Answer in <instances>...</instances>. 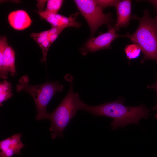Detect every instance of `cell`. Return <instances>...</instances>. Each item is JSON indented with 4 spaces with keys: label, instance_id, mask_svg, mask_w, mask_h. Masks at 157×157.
Listing matches in <instances>:
<instances>
[{
    "label": "cell",
    "instance_id": "6da1fadb",
    "mask_svg": "<svg viewBox=\"0 0 157 157\" xmlns=\"http://www.w3.org/2000/svg\"><path fill=\"white\" fill-rule=\"evenodd\" d=\"M124 100L120 98L112 102L94 106L87 105L83 110L92 115L110 117L113 119L110 123L111 129L123 127L130 124H139L142 118H146L149 111L143 104L131 107L124 105Z\"/></svg>",
    "mask_w": 157,
    "mask_h": 157
},
{
    "label": "cell",
    "instance_id": "7a4b0ae2",
    "mask_svg": "<svg viewBox=\"0 0 157 157\" xmlns=\"http://www.w3.org/2000/svg\"><path fill=\"white\" fill-rule=\"evenodd\" d=\"M65 79L70 83L69 91L57 107L49 114L48 119L51 122L49 129L51 138L53 139L57 136L62 138L63 131L71 120L79 110H83L87 105L81 100L78 93L73 90V78L66 76Z\"/></svg>",
    "mask_w": 157,
    "mask_h": 157
},
{
    "label": "cell",
    "instance_id": "3957f363",
    "mask_svg": "<svg viewBox=\"0 0 157 157\" xmlns=\"http://www.w3.org/2000/svg\"><path fill=\"white\" fill-rule=\"evenodd\" d=\"M131 18L138 20L139 26L133 33H127L123 37L129 38L140 47L144 55L141 63L148 60L157 62V21L151 16L147 9L144 10L142 17L135 15Z\"/></svg>",
    "mask_w": 157,
    "mask_h": 157
},
{
    "label": "cell",
    "instance_id": "277c9868",
    "mask_svg": "<svg viewBox=\"0 0 157 157\" xmlns=\"http://www.w3.org/2000/svg\"><path fill=\"white\" fill-rule=\"evenodd\" d=\"M27 76H22L16 86L17 91H24L31 96L35 104L36 120L48 119L49 114L46 110L47 106L56 92L63 91V86L58 81L47 82L36 85H30Z\"/></svg>",
    "mask_w": 157,
    "mask_h": 157
},
{
    "label": "cell",
    "instance_id": "5b68a950",
    "mask_svg": "<svg viewBox=\"0 0 157 157\" xmlns=\"http://www.w3.org/2000/svg\"><path fill=\"white\" fill-rule=\"evenodd\" d=\"M76 5L90 28L92 37L101 26L113 21L110 13H104L93 0H75Z\"/></svg>",
    "mask_w": 157,
    "mask_h": 157
},
{
    "label": "cell",
    "instance_id": "8992f818",
    "mask_svg": "<svg viewBox=\"0 0 157 157\" xmlns=\"http://www.w3.org/2000/svg\"><path fill=\"white\" fill-rule=\"evenodd\" d=\"M123 37L119 35L114 27L108 25V31L104 33H101L97 37H92L87 41L79 50L83 55L88 53H94L104 49H110L112 42L117 38Z\"/></svg>",
    "mask_w": 157,
    "mask_h": 157
},
{
    "label": "cell",
    "instance_id": "52a82bcc",
    "mask_svg": "<svg viewBox=\"0 0 157 157\" xmlns=\"http://www.w3.org/2000/svg\"><path fill=\"white\" fill-rule=\"evenodd\" d=\"M15 53L8 45L6 36L0 38V76L3 79L8 78V72L12 76L16 74L15 68Z\"/></svg>",
    "mask_w": 157,
    "mask_h": 157
},
{
    "label": "cell",
    "instance_id": "ba28073f",
    "mask_svg": "<svg viewBox=\"0 0 157 157\" xmlns=\"http://www.w3.org/2000/svg\"><path fill=\"white\" fill-rule=\"evenodd\" d=\"M21 133L15 134L0 142L1 157H12L21 154V150L25 146L21 142Z\"/></svg>",
    "mask_w": 157,
    "mask_h": 157
},
{
    "label": "cell",
    "instance_id": "9c48e42d",
    "mask_svg": "<svg viewBox=\"0 0 157 157\" xmlns=\"http://www.w3.org/2000/svg\"><path fill=\"white\" fill-rule=\"evenodd\" d=\"M132 1L119 0L116 6L117 19L114 27L116 31L129 24L131 17Z\"/></svg>",
    "mask_w": 157,
    "mask_h": 157
},
{
    "label": "cell",
    "instance_id": "30bf717a",
    "mask_svg": "<svg viewBox=\"0 0 157 157\" xmlns=\"http://www.w3.org/2000/svg\"><path fill=\"white\" fill-rule=\"evenodd\" d=\"M8 20L14 29L22 30L29 27L32 21L28 13L25 11L18 10L10 12L8 15Z\"/></svg>",
    "mask_w": 157,
    "mask_h": 157
},
{
    "label": "cell",
    "instance_id": "8fae6325",
    "mask_svg": "<svg viewBox=\"0 0 157 157\" xmlns=\"http://www.w3.org/2000/svg\"><path fill=\"white\" fill-rule=\"evenodd\" d=\"M13 94L12 92V86L9 81L5 80L0 83V105L11 97Z\"/></svg>",
    "mask_w": 157,
    "mask_h": 157
},
{
    "label": "cell",
    "instance_id": "7c38bea8",
    "mask_svg": "<svg viewBox=\"0 0 157 157\" xmlns=\"http://www.w3.org/2000/svg\"><path fill=\"white\" fill-rule=\"evenodd\" d=\"M124 50L129 60V64L131 60L136 59L139 57L142 51L140 47L134 43L126 45Z\"/></svg>",
    "mask_w": 157,
    "mask_h": 157
},
{
    "label": "cell",
    "instance_id": "4fadbf2b",
    "mask_svg": "<svg viewBox=\"0 0 157 157\" xmlns=\"http://www.w3.org/2000/svg\"><path fill=\"white\" fill-rule=\"evenodd\" d=\"M38 14L40 16L49 23L52 28L60 26L59 22L56 17V14L48 12L45 10H39Z\"/></svg>",
    "mask_w": 157,
    "mask_h": 157
},
{
    "label": "cell",
    "instance_id": "5bb4252c",
    "mask_svg": "<svg viewBox=\"0 0 157 157\" xmlns=\"http://www.w3.org/2000/svg\"><path fill=\"white\" fill-rule=\"evenodd\" d=\"M63 1L62 0H49L45 11L56 14L60 9Z\"/></svg>",
    "mask_w": 157,
    "mask_h": 157
},
{
    "label": "cell",
    "instance_id": "9a60e30c",
    "mask_svg": "<svg viewBox=\"0 0 157 157\" xmlns=\"http://www.w3.org/2000/svg\"><path fill=\"white\" fill-rule=\"evenodd\" d=\"M78 14V13H76L69 17L63 16L59 22L60 26L64 25L67 27H79L80 24L76 21L75 20Z\"/></svg>",
    "mask_w": 157,
    "mask_h": 157
},
{
    "label": "cell",
    "instance_id": "2e32d148",
    "mask_svg": "<svg viewBox=\"0 0 157 157\" xmlns=\"http://www.w3.org/2000/svg\"><path fill=\"white\" fill-rule=\"evenodd\" d=\"M97 5L103 10L106 7L110 6L116 7L119 0H95Z\"/></svg>",
    "mask_w": 157,
    "mask_h": 157
},
{
    "label": "cell",
    "instance_id": "e0dca14e",
    "mask_svg": "<svg viewBox=\"0 0 157 157\" xmlns=\"http://www.w3.org/2000/svg\"><path fill=\"white\" fill-rule=\"evenodd\" d=\"M51 45L48 38L39 46L42 49V53L43 56L41 60V62H46L47 53Z\"/></svg>",
    "mask_w": 157,
    "mask_h": 157
},
{
    "label": "cell",
    "instance_id": "ac0fdd59",
    "mask_svg": "<svg viewBox=\"0 0 157 157\" xmlns=\"http://www.w3.org/2000/svg\"><path fill=\"white\" fill-rule=\"evenodd\" d=\"M30 36L35 41L38 45L40 46L48 38L40 36L37 33H32Z\"/></svg>",
    "mask_w": 157,
    "mask_h": 157
},
{
    "label": "cell",
    "instance_id": "d6986e66",
    "mask_svg": "<svg viewBox=\"0 0 157 157\" xmlns=\"http://www.w3.org/2000/svg\"><path fill=\"white\" fill-rule=\"evenodd\" d=\"M62 31H59L49 36V39L51 45L57 38Z\"/></svg>",
    "mask_w": 157,
    "mask_h": 157
},
{
    "label": "cell",
    "instance_id": "ffe728a7",
    "mask_svg": "<svg viewBox=\"0 0 157 157\" xmlns=\"http://www.w3.org/2000/svg\"><path fill=\"white\" fill-rule=\"evenodd\" d=\"M143 1L148 2L153 6L154 9V11L156 14L154 18L157 21V0H148Z\"/></svg>",
    "mask_w": 157,
    "mask_h": 157
},
{
    "label": "cell",
    "instance_id": "44dd1931",
    "mask_svg": "<svg viewBox=\"0 0 157 157\" xmlns=\"http://www.w3.org/2000/svg\"><path fill=\"white\" fill-rule=\"evenodd\" d=\"M37 6L40 10H43L45 6V2L47 0H38L37 1Z\"/></svg>",
    "mask_w": 157,
    "mask_h": 157
},
{
    "label": "cell",
    "instance_id": "7402d4cb",
    "mask_svg": "<svg viewBox=\"0 0 157 157\" xmlns=\"http://www.w3.org/2000/svg\"><path fill=\"white\" fill-rule=\"evenodd\" d=\"M147 88H149L153 89L155 90L156 92L157 96V79L155 83L153 85L148 86ZM152 109L153 110H157V103L156 105L152 108Z\"/></svg>",
    "mask_w": 157,
    "mask_h": 157
},
{
    "label": "cell",
    "instance_id": "603a6c76",
    "mask_svg": "<svg viewBox=\"0 0 157 157\" xmlns=\"http://www.w3.org/2000/svg\"><path fill=\"white\" fill-rule=\"evenodd\" d=\"M155 117L156 119H157V112L155 115Z\"/></svg>",
    "mask_w": 157,
    "mask_h": 157
}]
</instances>
